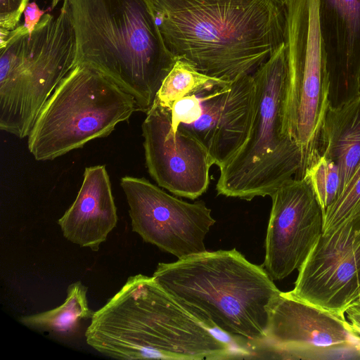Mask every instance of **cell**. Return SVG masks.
<instances>
[{"label": "cell", "instance_id": "24", "mask_svg": "<svg viewBox=\"0 0 360 360\" xmlns=\"http://www.w3.org/2000/svg\"><path fill=\"white\" fill-rule=\"evenodd\" d=\"M23 13L25 21L22 26L27 32H31L45 14V11L41 10L38 5L33 1L28 4Z\"/></svg>", "mask_w": 360, "mask_h": 360}, {"label": "cell", "instance_id": "26", "mask_svg": "<svg viewBox=\"0 0 360 360\" xmlns=\"http://www.w3.org/2000/svg\"><path fill=\"white\" fill-rule=\"evenodd\" d=\"M359 300H360V285L357 289L356 292L355 293V295L354 296L353 300H352V303L350 304L349 307Z\"/></svg>", "mask_w": 360, "mask_h": 360}, {"label": "cell", "instance_id": "8", "mask_svg": "<svg viewBox=\"0 0 360 360\" xmlns=\"http://www.w3.org/2000/svg\"><path fill=\"white\" fill-rule=\"evenodd\" d=\"M285 4L288 84L284 129L301 152L303 179L321 156V136L330 103V80L318 0H285Z\"/></svg>", "mask_w": 360, "mask_h": 360}, {"label": "cell", "instance_id": "22", "mask_svg": "<svg viewBox=\"0 0 360 360\" xmlns=\"http://www.w3.org/2000/svg\"><path fill=\"white\" fill-rule=\"evenodd\" d=\"M171 121L175 132L179 125H188L197 121L202 114L199 94L186 96L175 101L171 108Z\"/></svg>", "mask_w": 360, "mask_h": 360}, {"label": "cell", "instance_id": "21", "mask_svg": "<svg viewBox=\"0 0 360 360\" xmlns=\"http://www.w3.org/2000/svg\"><path fill=\"white\" fill-rule=\"evenodd\" d=\"M304 177L312 186L324 213L340 193L341 178L338 167L331 160L321 156L306 172Z\"/></svg>", "mask_w": 360, "mask_h": 360}, {"label": "cell", "instance_id": "5", "mask_svg": "<svg viewBox=\"0 0 360 360\" xmlns=\"http://www.w3.org/2000/svg\"><path fill=\"white\" fill-rule=\"evenodd\" d=\"M254 112L248 136L219 169V195L252 200L270 196L289 179H300L302 155L285 132L288 84L285 43L252 74Z\"/></svg>", "mask_w": 360, "mask_h": 360}, {"label": "cell", "instance_id": "20", "mask_svg": "<svg viewBox=\"0 0 360 360\" xmlns=\"http://www.w3.org/2000/svg\"><path fill=\"white\" fill-rule=\"evenodd\" d=\"M360 214V162L334 202L324 212L323 233Z\"/></svg>", "mask_w": 360, "mask_h": 360}, {"label": "cell", "instance_id": "10", "mask_svg": "<svg viewBox=\"0 0 360 360\" xmlns=\"http://www.w3.org/2000/svg\"><path fill=\"white\" fill-rule=\"evenodd\" d=\"M132 231L148 243L181 259L206 251L205 238L216 220L202 200L188 202L145 178L120 180Z\"/></svg>", "mask_w": 360, "mask_h": 360}, {"label": "cell", "instance_id": "17", "mask_svg": "<svg viewBox=\"0 0 360 360\" xmlns=\"http://www.w3.org/2000/svg\"><path fill=\"white\" fill-rule=\"evenodd\" d=\"M321 155L338 167L340 193L360 162V94L336 105L329 103L321 130Z\"/></svg>", "mask_w": 360, "mask_h": 360}, {"label": "cell", "instance_id": "9", "mask_svg": "<svg viewBox=\"0 0 360 360\" xmlns=\"http://www.w3.org/2000/svg\"><path fill=\"white\" fill-rule=\"evenodd\" d=\"M359 346L345 318L281 292L271 309L266 340L255 353L282 359H360Z\"/></svg>", "mask_w": 360, "mask_h": 360}, {"label": "cell", "instance_id": "11", "mask_svg": "<svg viewBox=\"0 0 360 360\" xmlns=\"http://www.w3.org/2000/svg\"><path fill=\"white\" fill-rule=\"evenodd\" d=\"M359 285L360 214L321 236L288 292L345 318Z\"/></svg>", "mask_w": 360, "mask_h": 360}, {"label": "cell", "instance_id": "14", "mask_svg": "<svg viewBox=\"0 0 360 360\" xmlns=\"http://www.w3.org/2000/svg\"><path fill=\"white\" fill-rule=\"evenodd\" d=\"M199 95L202 104L200 118L191 124L179 126L188 130L206 148L220 167L248 136L255 103L252 74L210 86Z\"/></svg>", "mask_w": 360, "mask_h": 360}, {"label": "cell", "instance_id": "25", "mask_svg": "<svg viewBox=\"0 0 360 360\" xmlns=\"http://www.w3.org/2000/svg\"><path fill=\"white\" fill-rule=\"evenodd\" d=\"M345 314L349 320V323L353 331L360 338V312L351 308H347L345 311Z\"/></svg>", "mask_w": 360, "mask_h": 360}, {"label": "cell", "instance_id": "7", "mask_svg": "<svg viewBox=\"0 0 360 360\" xmlns=\"http://www.w3.org/2000/svg\"><path fill=\"white\" fill-rule=\"evenodd\" d=\"M136 110L131 94L94 67L77 63L43 106L28 149L37 160H53L108 136Z\"/></svg>", "mask_w": 360, "mask_h": 360}, {"label": "cell", "instance_id": "2", "mask_svg": "<svg viewBox=\"0 0 360 360\" xmlns=\"http://www.w3.org/2000/svg\"><path fill=\"white\" fill-rule=\"evenodd\" d=\"M96 351L118 359H234L230 345L184 308L152 276H129L94 311L85 332Z\"/></svg>", "mask_w": 360, "mask_h": 360}, {"label": "cell", "instance_id": "6", "mask_svg": "<svg viewBox=\"0 0 360 360\" xmlns=\"http://www.w3.org/2000/svg\"><path fill=\"white\" fill-rule=\"evenodd\" d=\"M0 129L28 136L43 106L77 63L75 31L67 2L45 13L34 30L22 25L0 46Z\"/></svg>", "mask_w": 360, "mask_h": 360}, {"label": "cell", "instance_id": "19", "mask_svg": "<svg viewBox=\"0 0 360 360\" xmlns=\"http://www.w3.org/2000/svg\"><path fill=\"white\" fill-rule=\"evenodd\" d=\"M226 82H229L201 73L184 59H177L164 79L155 100L162 106L170 109L177 99L198 94L210 86Z\"/></svg>", "mask_w": 360, "mask_h": 360}, {"label": "cell", "instance_id": "18", "mask_svg": "<svg viewBox=\"0 0 360 360\" xmlns=\"http://www.w3.org/2000/svg\"><path fill=\"white\" fill-rule=\"evenodd\" d=\"M87 288L80 281L69 285L65 302L53 309L20 319L25 326L63 338L72 337L82 320L91 319L94 311L88 304Z\"/></svg>", "mask_w": 360, "mask_h": 360}, {"label": "cell", "instance_id": "1", "mask_svg": "<svg viewBox=\"0 0 360 360\" xmlns=\"http://www.w3.org/2000/svg\"><path fill=\"white\" fill-rule=\"evenodd\" d=\"M170 52L209 77L253 74L285 43V0H148Z\"/></svg>", "mask_w": 360, "mask_h": 360}, {"label": "cell", "instance_id": "23", "mask_svg": "<svg viewBox=\"0 0 360 360\" xmlns=\"http://www.w3.org/2000/svg\"><path fill=\"white\" fill-rule=\"evenodd\" d=\"M30 0H0V29L16 28Z\"/></svg>", "mask_w": 360, "mask_h": 360}, {"label": "cell", "instance_id": "27", "mask_svg": "<svg viewBox=\"0 0 360 360\" xmlns=\"http://www.w3.org/2000/svg\"><path fill=\"white\" fill-rule=\"evenodd\" d=\"M62 0H51V7L54 8Z\"/></svg>", "mask_w": 360, "mask_h": 360}, {"label": "cell", "instance_id": "12", "mask_svg": "<svg viewBox=\"0 0 360 360\" xmlns=\"http://www.w3.org/2000/svg\"><path fill=\"white\" fill-rule=\"evenodd\" d=\"M263 267L273 281L299 269L323 234L324 213L307 178L291 179L271 195Z\"/></svg>", "mask_w": 360, "mask_h": 360}, {"label": "cell", "instance_id": "3", "mask_svg": "<svg viewBox=\"0 0 360 360\" xmlns=\"http://www.w3.org/2000/svg\"><path fill=\"white\" fill-rule=\"evenodd\" d=\"M153 277L208 328L254 352L265 342L271 309L281 291L262 265L235 248L160 262Z\"/></svg>", "mask_w": 360, "mask_h": 360}, {"label": "cell", "instance_id": "16", "mask_svg": "<svg viewBox=\"0 0 360 360\" xmlns=\"http://www.w3.org/2000/svg\"><path fill=\"white\" fill-rule=\"evenodd\" d=\"M117 207L105 165L85 168L77 195L58 220L63 236L96 252L117 226Z\"/></svg>", "mask_w": 360, "mask_h": 360}, {"label": "cell", "instance_id": "4", "mask_svg": "<svg viewBox=\"0 0 360 360\" xmlns=\"http://www.w3.org/2000/svg\"><path fill=\"white\" fill-rule=\"evenodd\" d=\"M77 63L97 69L147 112L177 58L167 49L148 0H65Z\"/></svg>", "mask_w": 360, "mask_h": 360}, {"label": "cell", "instance_id": "13", "mask_svg": "<svg viewBox=\"0 0 360 360\" xmlns=\"http://www.w3.org/2000/svg\"><path fill=\"white\" fill-rule=\"evenodd\" d=\"M142 135L148 173L160 187L191 200L207 191L215 162L186 128L173 131L169 108L155 100L142 124Z\"/></svg>", "mask_w": 360, "mask_h": 360}, {"label": "cell", "instance_id": "28", "mask_svg": "<svg viewBox=\"0 0 360 360\" xmlns=\"http://www.w3.org/2000/svg\"><path fill=\"white\" fill-rule=\"evenodd\" d=\"M359 90L360 94V75H359Z\"/></svg>", "mask_w": 360, "mask_h": 360}, {"label": "cell", "instance_id": "15", "mask_svg": "<svg viewBox=\"0 0 360 360\" xmlns=\"http://www.w3.org/2000/svg\"><path fill=\"white\" fill-rule=\"evenodd\" d=\"M319 20L336 105L359 94L360 0H318Z\"/></svg>", "mask_w": 360, "mask_h": 360}]
</instances>
